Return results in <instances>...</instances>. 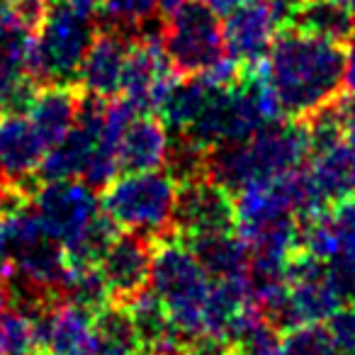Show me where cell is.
Segmentation results:
<instances>
[{"instance_id":"4fadbf2b","label":"cell","mask_w":355,"mask_h":355,"mask_svg":"<svg viewBox=\"0 0 355 355\" xmlns=\"http://www.w3.org/2000/svg\"><path fill=\"white\" fill-rule=\"evenodd\" d=\"M46 151L27 112H0V175L6 183L22 185L37 175Z\"/></svg>"},{"instance_id":"44dd1931","label":"cell","mask_w":355,"mask_h":355,"mask_svg":"<svg viewBox=\"0 0 355 355\" xmlns=\"http://www.w3.org/2000/svg\"><path fill=\"white\" fill-rule=\"evenodd\" d=\"M209 88L212 85L200 76H185V80H175L163 103L158 105V117L168 129H175L178 134L185 132L202 110Z\"/></svg>"},{"instance_id":"7a4b0ae2","label":"cell","mask_w":355,"mask_h":355,"mask_svg":"<svg viewBox=\"0 0 355 355\" xmlns=\"http://www.w3.org/2000/svg\"><path fill=\"white\" fill-rule=\"evenodd\" d=\"M309 156V137L302 122H272L241 141L219 144L205 158V175L229 193L243 185L270 180L304 166Z\"/></svg>"},{"instance_id":"2e32d148","label":"cell","mask_w":355,"mask_h":355,"mask_svg":"<svg viewBox=\"0 0 355 355\" xmlns=\"http://www.w3.org/2000/svg\"><path fill=\"white\" fill-rule=\"evenodd\" d=\"M171 129L151 112H134L127 119L117 141L119 171H158L171 156Z\"/></svg>"},{"instance_id":"e0dca14e","label":"cell","mask_w":355,"mask_h":355,"mask_svg":"<svg viewBox=\"0 0 355 355\" xmlns=\"http://www.w3.org/2000/svg\"><path fill=\"white\" fill-rule=\"evenodd\" d=\"M78 105H80V95L76 90H71L69 85L51 83L37 88L35 98H32L30 107L25 112L32 119L37 132H40V137L44 139V144L51 148L76 124Z\"/></svg>"},{"instance_id":"484cf974","label":"cell","mask_w":355,"mask_h":355,"mask_svg":"<svg viewBox=\"0 0 355 355\" xmlns=\"http://www.w3.org/2000/svg\"><path fill=\"white\" fill-rule=\"evenodd\" d=\"M229 348L232 355H282L280 329L261 314L229 343Z\"/></svg>"},{"instance_id":"8992f818","label":"cell","mask_w":355,"mask_h":355,"mask_svg":"<svg viewBox=\"0 0 355 355\" xmlns=\"http://www.w3.org/2000/svg\"><path fill=\"white\" fill-rule=\"evenodd\" d=\"M222 15L202 0H185L163 15V49L180 76H202L227 56Z\"/></svg>"},{"instance_id":"30bf717a","label":"cell","mask_w":355,"mask_h":355,"mask_svg":"<svg viewBox=\"0 0 355 355\" xmlns=\"http://www.w3.org/2000/svg\"><path fill=\"white\" fill-rule=\"evenodd\" d=\"M175 80V69L168 61L161 37L141 35L137 42L129 44L122 95L134 110L139 112L158 110V105L163 103Z\"/></svg>"},{"instance_id":"d590c367","label":"cell","mask_w":355,"mask_h":355,"mask_svg":"<svg viewBox=\"0 0 355 355\" xmlns=\"http://www.w3.org/2000/svg\"><path fill=\"white\" fill-rule=\"evenodd\" d=\"M336 3H340V6H343L345 10H348L350 15L355 17V0H336Z\"/></svg>"},{"instance_id":"ac0fdd59","label":"cell","mask_w":355,"mask_h":355,"mask_svg":"<svg viewBox=\"0 0 355 355\" xmlns=\"http://www.w3.org/2000/svg\"><path fill=\"white\" fill-rule=\"evenodd\" d=\"M185 241V239H183ZM193 253L200 258L205 270L212 275V280H229V277H246L251 266V251L239 239L236 232H219L207 236L188 239Z\"/></svg>"},{"instance_id":"5bb4252c","label":"cell","mask_w":355,"mask_h":355,"mask_svg":"<svg viewBox=\"0 0 355 355\" xmlns=\"http://www.w3.org/2000/svg\"><path fill=\"white\" fill-rule=\"evenodd\" d=\"M127 37L119 35V30H103L93 37V44L85 51L83 64L78 69V85L85 95L110 100L122 93L124 69L129 59Z\"/></svg>"},{"instance_id":"ba28073f","label":"cell","mask_w":355,"mask_h":355,"mask_svg":"<svg viewBox=\"0 0 355 355\" xmlns=\"http://www.w3.org/2000/svg\"><path fill=\"white\" fill-rule=\"evenodd\" d=\"M32 207L46 236L59 241L61 246L78 236L103 212L95 188L80 178L44 180V185L32 198Z\"/></svg>"},{"instance_id":"d6a6232c","label":"cell","mask_w":355,"mask_h":355,"mask_svg":"<svg viewBox=\"0 0 355 355\" xmlns=\"http://www.w3.org/2000/svg\"><path fill=\"white\" fill-rule=\"evenodd\" d=\"M202 3H207L209 8H212L217 15H227V12H232L236 6H241L243 0H202Z\"/></svg>"},{"instance_id":"cb8c5ba5","label":"cell","mask_w":355,"mask_h":355,"mask_svg":"<svg viewBox=\"0 0 355 355\" xmlns=\"http://www.w3.org/2000/svg\"><path fill=\"white\" fill-rule=\"evenodd\" d=\"M114 236H117V224L105 212H100L78 236L64 246L69 263H100Z\"/></svg>"},{"instance_id":"603a6c76","label":"cell","mask_w":355,"mask_h":355,"mask_svg":"<svg viewBox=\"0 0 355 355\" xmlns=\"http://www.w3.org/2000/svg\"><path fill=\"white\" fill-rule=\"evenodd\" d=\"M40 348L37 314L8 304L0 311V355H32Z\"/></svg>"},{"instance_id":"f1b7e54d","label":"cell","mask_w":355,"mask_h":355,"mask_svg":"<svg viewBox=\"0 0 355 355\" xmlns=\"http://www.w3.org/2000/svg\"><path fill=\"white\" fill-rule=\"evenodd\" d=\"M329 329L338 343L340 355H355V306L345 304L338 314L331 316Z\"/></svg>"},{"instance_id":"d4e9b609","label":"cell","mask_w":355,"mask_h":355,"mask_svg":"<svg viewBox=\"0 0 355 355\" xmlns=\"http://www.w3.org/2000/svg\"><path fill=\"white\" fill-rule=\"evenodd\" d=\"M282 355H340V350L329 326L304 324L285 331Z\"/></svg>"},{"instance_id":"d6986e66","label":"cell","mask_w":355,"mask_h":355,"mask_svg":"<svg viewBox=\"0 0 355 355\" xmlns=\"http://www.w3.org/2000/svg\"><path fill=\"white\" fill-rule=\"evenodd\" d=\"M93 355H139L141 338L122 302H110L93 314Z\"/></svg>"},{"instance_id":"8d00e7d4","label":"cell","mask_w":355,"mask_h":355,"mask_svg":"<svg viewBox=\"0 0 355 355\" xmlns=\"http://www.w3.org/2000/svg\"><path fill=\"white\" fill-rule=\"evenodd\" d=\"M139 355H156V353H148V350H146V353H139Z\"/></svg>"},{"instance_id":"9a60e30c","label":"cell","mask_w":355,"mask_h":355,"mask_svg":"<svg viewBox=\"0 0 355 355\" xmlns=\"http://www.w3.org/2000/svg\"><path fill=\"white\" fill-rule=\"evenodd\" d=\"M40 345L49 355H93V311L69 300L51 302L37 314Z\"/></svg>"},{"instance_id":"5b68a950","label":"cell","mask_w":355,"mask_h":355,"mask_svg":"<svg viewBox=\"0 0 355 355\" xmlns=\"http://www.w3.org/2000/svg\"><path fill=\"white\" fill-rule=\"evenodd\" d=\"M93 37V12L80 10L71 0H51L44 22L32 37L30 69L37 83L69 85L78 78Z\"/></svg>"},{"instance_id":"4316f807","label":"cell","mask_w":355,"mask_h":355,"mask_svg":"<svg viewBox=\"0 0 355 355\" xmlns=\"http://www.w3.org/2000/svg\"><path fill=\"white\" fill-rule=\"evenodd\" d=\"M161 0H103V17L114 30H132L153 17Z\"/></svg>"},{"instance_id":"6da1fadb","label":"cell","mask_w":355,"mask_h":355,"mask_svg":"<svg viewBox=\"0 0 355 355\" xmlns=\"http://www.w3.org/2000/svg\"><path fill=\"white\" fill-rule=\"evenodd\" d=\"M263 71L282 114L302 122L340 95L343 49L340 42L290 25L277 35Z\"/></svg>"},{"instance_id":"74e56055","label":"cell","mask_w":355,"mask_h":355,"mask_svg":"<svg viewBox=\"0 0 355 355\" xmlns=\"http://www.w3.org/2000/svg\"><path fill=\"white\" fill-rule=\"evenodd\" d=\"M0 183H6V180H3V175H0Z\"/></svg>"},{"instance_id":"277c9868","label":"cell","mask_w":355,"mask_h":355,"mask_svg":"<svg viewBox=\"0 0 355 355\" xmlns=\"http://www.w3.org/2000/svg\"><path fill=\"white\" fill-rule=\"evenodd\" d=\"M180 183L171 171H134L105 185L103 212L124 232L163 239L173 232Z\"/></svg>"},{"instance_id":"4dcf8cb0","label":"cell","mask_w":355,"mask_h":355,"mask_svg":"<svg viewBox=\"0 0 355 355\" xmlns=\"http://www.w3.org/2000/svg\"><path fill=\"white\" fill-rule=\"evenodd\" d=\"M178 355H232V348H229L224 340L209 338V336H200V338L188 340Z\"/></svg>"},{"instance_id":"836d02e7","label":"cell","mask_w":355,"mask_h":355,"mask_svg":"<svg viewBox=\"0 0 355 355\" xmlns=\"http://www.w3.org/2000/svg\"><path fill=\"white\" fill-rule=\"evenodd\" d=\"M76 8H80V10H85V12H93L95 15V8L103 3V0H71Z\"/></svg>"},{"instance_id":"ffe728a7","label":"cell","mask_w":355,"mask_h":355,"mask_svg":"<svg viewBox=\"0 0 355 355\" xmlns=\"http://www.w3.org/2000/svg\"><path fill=\"white\" fill-rule=\"evenodd\" d=\"M287 22L334 42H345L355 32V17L336 0H304L290 12Z\"/></svg>"},{"instance_id":"e575fe53","label":"cell","mask_w":355,"mask_h":355,"mask_svg":"<svg viewBox=\"0 0 355 355\" xmlns=\"http://www.w3.org/2000/svg\"><path fill=\"white\" fill-rule=\"evenodd\" d=\"M10 304V295H8V280H0V311Z\"/></svg>"},{"instance_id":"8fae6325","label":"cell","mask_w":355,"mask_h":355,"mask_svg":"<svg viewBox=\"0 0 355 355\" xmlns=\"http://www.w3.org/2000/svg\"><path fill=\"white\" fill-rule=\"evenodd\" d=\"M173 232L185 241L207 234L234 232V195L207 175L180 183Z\"/></svg>"},{"instance_id":"7402d4cb","label":"cell","mask_w":355,"mask_h":355,"mask_svg":"<svg viewBox=\"0 0 355 355\" xmlns=\"http://www.w3.org/2000/svg\"><path fill=\"white\" fill-rule=\"evenodd\" d=\"M61 300L73 302L93 314L110 304L112 295L98 263H69V272L61 285Z\"/></svg>"},{"instance_id":"3957f363","label":"cell","mask_w":355,"mask_h":355,"mask_svg":"<svg viewBox=\"0 0 355 355\" xmlns=\"http://www.w3.org/2000/svg\"><path fill=\"white\" fill-rule=\"evenodd\" d=\"M212 275L183 239H161L153 251L148 290L161 300L171 324L185 340L205 336Z\"/></svg>"},{"instance_id":"83f0119b","label":"cell","mask_w":355,"mask_h":355,"mask_svg":"<svg viewBox=\"0 0 355 355\" xmlns=\"http://www.w3.org/2000/svg\"><path fill=\"white\" fill-rule=\"evenodd\" d=\"M326 272H329L331 285L340 295V300L348 304L355 302V251H343L326 261Z\"/></svg>"},{"instance_id":"f35d334b","label":"cell","mask_w":355,"mask_h":355,"mask_svg":"<svg viewBox=\"0 0 355 355\" xmlns=\"http://www.w3.org/2000/svg\"><path fill=\"white\" fill-rule=\"evenodd\" d=\"M32 355H42V353H32Z\"/></svg>"},{"instance_id":"9c48e42d","label":"cell","mask_w":355,"mask_h":355,"mask_svg":"<svg viewBox=\"0 0 355 355\" xmlns=\"http://www.w3.org/2000/svg\"><path fill=\"white\" fill-rule=\"evenodd\" d=\"M282 25L275 0H243L222 22L227 56L239 69H256L268 59Z\"/></svg>"},{"instance_id":"7c38bea8","label":"cell","mask_w":355,"mask_h":355,"mask_svg":"<svg viewBox=\"0 0 355 355\" xmlns=\"http://www.w3.org/2000/svg\"><path fill=\"white\" fill-rule=\"evenodd\" d=\"M153 248L148 236L134 232L117 234L105 256L100 258V272L110 287L112 302H129L148 287Z\"/></svg>"},{"instance_id":"f546056e","label":"cell","mask_w":355,"mask_h":355,"mask_svg":"<svg viewBox=\"0 0 355 355\" xmlns=\"http://www.w3.org/2000/svg\"><path fill=\"white\" fill-rule=\"evenodd\" d=\"M15 12L20 15V20L25 22V27L30 32H37L42 27L46 17V10H49L51 0H8Z\"/></svg>"},{"instance_id":"52a82bcc","label":"cell","mask_w":355,"mask_h":355,"mask_svg":"<svg viewBox=\"0 0 355 355\" xmlns=\"http://www.w3.org/2000/svg\"><path fill=\"white\" fill-rule=\"evenodd\" d=\"M345 306L336 287L331 285L326 263L300 248L287 266V292L280 309L270 316V324L290 331L304 324H324Z\"/></svg>"},{"instance_id":"1f68e13d","label":"cell","mask_w":355,"mask_h":355,"mask_svg":"<svg viewBox=\"0 0 355 355\" xmlns=\"http://www.w3.org/2000/svg\"><path fill=\"white\" fill-rule=\"evenodd\" d=\"M343 88L355 95V32L348 37V49L343 51Z\"/></svg>"}]
</instances>
